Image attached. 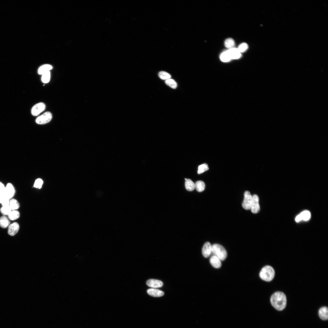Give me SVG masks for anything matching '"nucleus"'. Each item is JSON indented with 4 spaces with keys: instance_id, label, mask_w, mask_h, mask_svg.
Returning a JSON list of instances; mask_svg holds the SVG:
<instances>
[{
    "instance_id": "nucleus-1",
    "label": "nucleus",
    "mask_w": 328,
    "mask_h": 328,
    "mask_svg": "<svg viewBox=\"0 0 328 328\" xmlns=\"http://www.w3.org/2000/svg\"><path fill=\"white\" fill-rule=\"evenodd\" d=\"M287 297L285 294L281 292L274 293L270 298L272 306L276 310L281 311L284 309L287 305Z\"/></svg>"
},
{
    "instance_id": "nucleus-2",
    "label": "nucleus",
    "mask_w": 328,
    "mask_h": 328,
    "mask_svg": "<svg viewBox=\"0 0 328 328\" xmlns=\"http://www.w3.org/2000/svg\"><path fill=\"white\" fill-rule=\"evenodd\" d=\"M275 271L273 268L270 266L263 267L260 273V278L266 282H270L274 278Z\"/></svg>"
},
{
    "instance_id": "nucleus-3",
    "label": "nucleus",
    "mask_w": 328,
    "mask_h": 328,
    "mask_svg": "<svg viewBox=\"0 0 328 328\" xmlns=\"http://www.w3.org/2000/svg\"><path fill=\"white\" fill-rule=\"evenodd\" d=\"M217 257L221 261L225 260L227 256V252L222 245L218 244H214L212 245L211 254Z\"/></svg>"
},
{
    "instance_id": "nucleus-4",
    "label": "nucleus",
    "mask_w": 328,
    "mask_h": 328,
    "mask_svg": "<svg viewBox=\"0 0 328 328\" xmlns=\"http://www.w3.org/2000/svg\"><path fill=\"white\" fill-rule=\"evenodd\" d=\"M253 197L250 193L248 191H246L244 193V199L242 204L243 208L246 210H250L253 202Z\"/></svg>"
},
{
    "instance_id": "nucleus-5",
    "label": "nucleus",
    "mask_w": 328,
    "mask_h": 328,
    "mask_svg": "<svg viewBox=\"0 0 328 328\" xmlns=\"http://www.w3.org/2000/svg\"><path fill=\"white\" fill-rule=\"evenodd\" d=\"M53 118L52 113L47 112L38 116L36 120V122L39 124H44L49 122Z\"/></svg>"
},
{
    "instance_id": "nucleus-6",
    "label": "nucleus",
    "mask_w": 328,
    "mask_h": 328,
    "mask_svg": "<svg viewBox=\"0 0 328 328\" xmlns=\"http://www.w3.org/2000/svg\"><path fill=\"white\" fill-rule=\"evenodd\" d=\"M253 200L250 209L252 213L254 214L258 213L260 211V206L259 205V198L258 196L254 194L253 196Z\"/></svg>"
},
{
    "instance_id": "nucleus-7",
    "label": "nucleus",
    "mask_w": 328,
    "mask_h": 328,
    "mask_svg": "<svg viewBox=\"0 0 328 328\" xmlns=\"http://www.w3.org/2000/svg\"><path fill=\"white\" fill-rule=\"evenodd\" d=\"M45 104L40 103L34 105L32 109V113L34 116H37L44 111L46 109Z\"/></svg>"
},
{
    "instance_id": "nucleus-8",
    "label": "nucleus",
    "mask_w": 328,
    "mask_h": 328,
    "mask_svg": "<svg viewBox=\"0 0 328 328\" xmlns=\"http://www.w3.org/2000/svg\"><path fill=\"white\" fill-rule=\"evenodd\" d=\"M311 217V213L308 210H305L301 212L297 215L295 219L296 221L299 222L302 221H309Z\"/></svg>"
},
{
    "instance_id": "nucleus-9",
    "label": "nucleus",
    "mask_w": 328,
    "mask_h": 328,
    "mask_svg": "<svg viewBox=\"0 0 328 328\" xmlns=\"http://www.w3.org/2000/svg\"><path fill=\"white\" fill-rule=\"evenodd\" d=\"M7 198L11 199L14 196L15 194V189L13 185L10 183H8L4 191Z\"/></svg>"
},
{
    "instance_id": "nucleus-10",
    "label": "nucleus",
    "mask_w": 328,
    "mask_h": 328,
    "mask_svg": "<svg viewBox=\"0 0 328 328\" xmlns=\"http://www.w3.org/2000/svg\"><path fill=\"white\" fill-rule=\"evenodd\" d=\"M19 229V224L17 222H14L8 226V234L11 236H14L18 232Z\"/></svg>"
},
{
    "instance_id": "nucleus-11",
    "label": "nucleus",
    "mask_w": 328,
    "mask_h": 328,
    "mask_svg": "<svg viewBox=\"0 0 328 328\" xmlns=\"http://www.w3.org/2000/svg\"><path fill=\"white\" fill-rule=\"evenodd\" d=\"M212 245L209 242H206L202 248V254L205 258H208L211 254Z\"/></svg>"
},
{
    "instance_id": "nucleus-12",
    "label": "nucleus",
    "mask_w": 328,
    "mask_h": 328,
    "mask_svg": "<svg viewBox=\"0 0 328 328\" xmlns=\"http://www.w3.org/2000/svg\"><path fill=\"white\" fill-rule=\"evenodd\" d=\"M146 284L148 286L154 288L161 287L163 286V283L161 281L153 279L148 280Z\"/></svg>"
},
{
    "instance_id": "nucleus-13",
    "label": "nucleus",
    "mask_w": 328,
    "mask_h": 328,
    "mask_svg": "<svg viewBox=\"0 0 328 328\" xmlns=\"http://www.w3.org/2000/svg\"><path fill=\"white\" fill-rule=\"evenodd\" d=\"M227 51L232 59H239L241 56V53L239 52L238 48L234 47L229 49L227 50Z\"/></svg>"
},
{
    "instance_id": "nucleus-14",
    "label": "nucleus",
    "mask_w": 328,
    "mask_h": 328,
    "mask_svg": "<svg viewBox=\"0 0 328 328\" xmlns=\"http://www.w3.org/2000/svg\"><path fill=\"white\" fill-rule=\"evenodd\" d=\"M147 293L149 295L155 297H160L163 296L164 293L163 291L155 289H149Z\"/></svg>"
},
{
    "instance_id": "nucleus-15",
    "label": "nucleus",
    "mask_w": 328,
    "mask_h": 328,
    "mask_svg": "<svg viewBox=\"0 0 328 328\" xmlns=\"http://www.w3.org/2000/svg\"><path fill=\"white\" fill-rule=\"evenodd\" d=\"M319 315L321 320H327L328 319V308L326 307L321 308L319 311Z\"/></svg>"
},
{
    "instance_id": "nucleus-16",
    "label": "nucleus",
    "mask_w": 328,
    "mask_h": 328,
    "mask_svg": "<svg viewBox=\"0 0 328 328\" xmlns=\"http://www.w3.org/2000/svg\"><path fill=\"white\" fill-rule=\"evenodd\" d=\"M210 262L211 265L215 268H219L221 266V261L215 256H213L211 257Z\"/></svg>"
},
{
    "instance_id": "nucleus-17",
    "label": "nucleus",
    "mask_w": 328,
    "mask_h": 328,
    "mask_svg": "<svg viewBox=\"0 0 328 328\" xmlns=\"http://www.w3.org/2000/svg\"><path fill=\"white\" fill-rule=\"evenodd\" d=\"M53 68V66L48 64H45L41 66L38 69V73L40 75H42L45 72L50 71Z\"/></svg>"
},
{
    "instance_id": "nucleus-18",
    "label": "nucleus",
    "mask_w": 328,
    "mask_h": 328,
    "mask_svg": "<svg viewBox=\"0 0 328 328\" xmlns=\"http://www.w3.org/2000/svg\"><path fill=\"white\" fill-rule=\"evenodd\" d=\"M185 187L186 190L190 191H193L195 188V184L191 179H185Z\"/></svg>"
},
{
    "instance_id": "nucleus-19",
    "label": "nucleus",
    "mask_w": 328,
    "mask_h": 328,
    "mask_svg": "<svg viewBox=\"0 0 328 328\" xmlns=\"http://www.w3.org/2000/svg\"><path fill=\"white\" fill-rule=\"evenodd\" d=\"M10 225V222L7 217L3 216L0 218V226L2 228H7Z\"/></svg>"
},
{
    "instance_id": "nucleus-20",
    "label": "nucleus",
    "mask_w": 328,
    "mask_h": 328,
    "mask_svg": "<svg viewBox=\"0 0 328 328\" xmlns=\"http://www.w3.org/2000/svg\"><path fill=\"white\" fill-rule=\"evenodd\" d=\"M195 184V188L198 192L203 191L205 189L206 185L205 183L201 181L197 182Z\"/></svg>"
},
{
    "instance_id": "nucleus-21",
    "label": "nucleus",
    "mask_w": 328,
    "mask_h": 328,
    "mask_svg": "<svg viewBox=\"0 0 328 328\" xmlns=\"http://www.w3.org/2000/svg\"><path fill=\"white\" fill-rule=\"evenodd\" d=\"M220 59L221 61L224 62H228L232 59L227 50L221 54Z\"/></svg>"
},
{
    "instance_id": "nucleus-22",
    "label": "nucleus",
    "mask_w": 328,
    "mask_h": 328,
    "mask_svg": "<svg viewBox=\"0 0 328 328\" xmlns=\"http://www.w3.org/2000/svg\"><path fill=\"white\" fill-rule=\"evenodd\" d=\"M9 206L12 210H15L18 209L20 206L17 200L12 199L10 200Z\"/></svg>"
},
{
    "instance_id": "nucleus-23",
    "label": "nucleus",
    "mask_w": 328,
    "mask_h": 328,
    "mask_svg": "<svg viewBox=\"0 0 328 328\" xmlns=\"http://www.w3.org/2000/svg\"><path fill=\"white\" fill-rule=\"evenodd\" d=\"M224 45L229 49L234 48L235 45V41L232 38H229L225 41Z\"/></svg>"
},
{
    "instance_id": "nucleus-24",
    "label": "nucleus",
    "mask_w": 328,
    "mask_h": 328,
    "mask_svg": "<svg viewBox=\"0 0 328 328\" xmlns=\"http://www.w3.org/2000/svg\"><path fill=\"white\" fill-rule=\"evenodd\" d=\"M20 216V212L17 210H12L8 215L9 219L12 221L18 219Z\"/></svg>"
},
{
    "instance_id": "nucleus-25",
    "label": "nucleus",
    "mask_w": 328,
    "mask_h": 328,
    "mask_svg": "<svg viewBox=\"0 0 328 328\" xmlns=\"http://www.w3.org/2000/svg\"><path fill=\"white\" fill-rule=\"evenodd\" d=\"M50 78V71H48L42 75L41 80L43 83H47L49 82Z\"/></svg>"
},
{
    "instance_id": "nucleus-26",
    "label": "nucleus",
    "mask_w": 328,
    "mask_h": 328,
    "mask_svg": "<svg viewBox=\"0 0 328 328\" xmlns=\"http://www.w3.org/2000/svg\"><path fill=\"white\" fill-rule=\"evenodd\" d=\"M158 75L159 77L162 80H167L171 78V75L169 73L164 71L160 72Z\"/></svg>"
},
{
    "instance_id": "nucleus-27",
    "label": "nucleus",
    "mask_w": 328,
    "mask_h": 328,
    "mask_svg": "<svg viewBox=\"0 0 328 328\" xmlns=\"http://www.w3.org/2000/svg\"><path fill=\"white\" fill-rule=\"evenodd\" d=\"M209 169L208 166L205 163L201 165L198 167L197 173L199 174H200L208 170Z\"/></svg>"
},
{
    "instance_id": "nucleus-28",
    "label": "nucleus",
    "mask_w": 328,
    "mask_h": 328,
    "mask_svg": "<svg viewBox=\"0 0 328 328\" xmlns=\"http://www.w3.org/2000/svg\"><path fill=\"white\" fill-rule=\"evenodd\" d=\"M165 83L167 85L173 89H175L177 87V83L173 79H169L166 80Z\"/></svg>"
},
{
    "instance_id": "nucleus-29",
    "label": "nucleus",
    "mask_w": 328,
    "mask_h": 328,
    "mask_svg": "<svg viewBox=\"0 0 328 328\" xmlns=\"http://www.w3.org/2000/svg\"><path fill=\"white\" fill-rule=\"evenodd\" d=\"M1 213L5 215H9L12 210L9 206H3L1 210Z\"/></svg>"
},
{
    "instance_id": "nucleus-30",
    "label": "nucleus",
    "mask_w": 328,
    "mask_h": 328,
    "mask_svg": "<svg viewBox=\"0 0 328 328\" xmlns=\"http://www.w3.org/2000/svg\"><path fill=\"white\" fill-rule=\"evenodd\" d=\"M248 48V45L246 43H243L240 45L238 49L241 53H244L246 51Z\"/></svg>"
},
{
    "instance_id": "nucleus-31",
    "label": "nucleus",
    "mask_w": 328,
    "mask_h": 328,
    "mask_svg": "<svg viewBox=\"0 0 328 328\" xmlns=\"http://www.w3.org/2000/svg\"><path fill=\"white\" fill-rule=\"evenodd\" d=\"M43 183V181L41 179H37L34 184V187L35 188L40 189L42 187Z\"/></svg>"
},
{
    "instance_id": "nucleus-32",
    "label": "nucleus",
    "mask_w": 328,
    "mask_h": 328,
    "mask_svg": "<svg viewBox=\"0 0 328 328\" xmlns=\"http://www.w3.org/2000/svg\"><path fill=\"white\" fill-rule=\"evenodd\" d=\"M7 199H9L7 197L4 191L1 193H0V203L2 204L5 200Z\"/></svg>"
},
{
    "instance_id": "nucleus-33",
    "label": "nucleus",
    "mask_w": 328,
    "mask_h": 328,
    "mask_svg": "<svg viewBox=\"0 0 328 328\" xmlns=\"http://www.w3.org/2000/svg\"><path fill=\"white\" fill-rule=\"evenodd\" d=\"M10 199H7L5 200L2 204L3 206H9Z\"/></svg>"
},
{
    "instance_id": "nucleus-34",
    "label": "nucleus",
    "mask_w": 328,
    "mask_h": 328,
    "mask_svg": "<svg viewBox=\"0 0 328 328\" xmlns=\"http://www.w3.org/2000/svg\"><path fill=\"white\" fill-rule=\"evenodd\" d=\"M5 187L4 185L2 183L0 182V193L4 191Z\"/></svg>"
}]
</instances>
